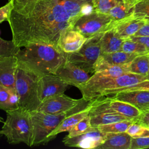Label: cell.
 I'll return each mask as SVG.
<instances>
[{
  "mask_svg": "<svg viewBox=\"0 0 149 149\" xmlns=\"http://www.w3.org/2000/svg\"><path fill=\"white\" fill-rule=\"evenodd\" d=\"M113 24V22L108 14L93 10L80 16L74 23L72 29L89 38L112 29Z\"/></svg>",
  "mask_w": 149,
  "mask_h": 149,
  "instance_id": "8",
  "label": "cell"
},
{
  "mask_svg": "<svg viewBox=\"0 0 149 149\" xmlns=\"http://www.w3.org/2000/svg\"><path fill=\"white\" fill-rule=\"evenodd\" d=\"M148 66H149V54H148Z\"/></svg>",
  "mask_w": 149,
  "mask_h": 149,
  "instance_id": "43",
  "label": "cell"
},
{
  "mask_svg": "<svg viewBox=\"0 0 149 149\" xmlns=\"http://www.w3.org/2000/svg\"><path fill=\"white\" fill-rule=\"evenodd\" d=\"M145 80V76L130 72L118 77L104 76L94 73L79 89L82 94L83 98L87 102L100 98L105 90L133 85Z\"/></svg>",
  "mask_w": 149,
  "mask_h": 149,
  "instance_id": "3",
  "label": "cell"
},
{
  "mask_svg": "<svg viewBox=\"0 0 149 149\" xmlns=\"http://www.w3.org/2000/svg\"><path fill=\"white\" fill-rule=\"evenodd\" d=\"M106 133L94 127L81 134L72 137H65L62 140L64 144L68 147H76L85 149L96 148L102 144L105 139Z\"/></svg>",
  "mask_w": 149,
  "mask_h": 149,
  "instance_id": "12",
  "label": "cell"
},
{
  "mask_svg": "<svg viewBox=\"0 0 149 149\" xmlns=\"http://www.w3.org/2000/svg\"><path fill=\"white\" fill-rule=\"evenodd\" d=\"M133 36H149V22H146Z\"/></svg>",
  "mask_w": 149,
  "mask_h": 149,
  "instance_id": "38",
  "label": "cell"
},
{
  "mask_svg": "<svg viewBox=\"0 0 149 149\" xmlns=\"http://www.w3.org/2000/svg\"><path fill=\"white\" fill-rule=\"evenodd\" d=\"M147 127H149V125H147Z\"/></svg>",
  "mask_w": 149,
  "mask_h": 149,
  "instance_id": "44",
  "label": "cell"
},
{
  "mask_svg": "<svg viewBox=\"0 0 149 149\" xmlns=\"http://www.w3.org/2000/svg\"><path fill=\"white\" fill-rule=\"evenodd\" d=\"M129 38L144 45L149 53V36H131Z\"/></svg>",
  "mask_w": 149,
  "mask_h": 149,
  "instance_id": "37",
  "label": "cell"
},
{
  "mask_svg": "<svg viewBox=\"0 0 149 149\" xmlns=\"http://www.w3.org/2000/svg\"><path fill=\"white\" fill-rule=\"evenodd\" d=\"M112 97L133 105L142 113L149 111V90L120 91L113 94Z\"/></svg>",
  "mask_w": 149,
  "mask_h": 149,
  "instance_id": "14",
  "label": "cell"
},
{
  "mask_svg": "<svg viewBox=\"0 0 149 149\" xmlns=\"http://www.w3.org/2000/svg\"><path fill=\"white\" fill-rule=\"evenodd\" d=\"M145 77H146V80H149V72H148V73L145 76Z\"/></svg>",
  "mask_w": 149,
  "mask_h": 149,
  "instance_id": "41",
  "label": "cell"
},
{
  "mask_svg": "<svg viewBox=\"0 0 149 149\" xmlns=\"http://www.w3.org/2000/svg\"><path fill=\"white\" fill-rule=\"evenodd\" d=\"M134 5L125 3L122 0L111 8L108 13L113 22H118L133 16Z\"/></svg>",
  "mask_w": 149,
  "mask_h": 149,
  "instance_id": "22",
  "label": "cell"
},
{
  "mask_svg": "<svg viewBox=\"0 0 149 149\" xmlns=\"http://www.w3.org/2000/svg\"><path fill=\"white\" fill-rule=\"evenodd\" d=\"M121 0H93V10L108 14L109 10Z\"/></svg>",
  "mask_w": 149,
  "mask_h": 149,
  "instance_id": "32",
  "label": "cell"
},
{
  "mask_svg": "<svg viewBox=\"0 0 149 149\" xmlns=\"http://www.w3.org/2000/svg\"><path fill=\"white\" fill-rule=\"evenodd\" d=\"M17 66L15 55L0 58V85L15 89Z\"/></svg>",
  "mask_w": 149,
  "mask_h": 149,
  "instance_id": "16",
  "label": "cell"
},
{
  "mask_svg": "<svg viewBox=\"0 0 149 149\" xmlns=\"http://www.w3.org/2000/svg\"><path fill=\"white\" fill-rule=\"evenodd\" d=\"M93 10V0H36L11 12L12 40L19 48L29 44L57 47L61 35Z\"/></svg>",
  "mask_w": 149,
  "mask_h": 149,
  "instance_id": "1",
  "label": "cell"
},
{
  "mask_svg": "<svg viewBox=\"0 0 149 149\" xmlns=\"http://www.w3.org/2000/svg\"><path fill=\"white\" fill-rule=\"evenodd\" d=\"M70 114H72L70 112L51 114L37 110L30 112L33 126L31 147L47 144L49 134L67 116Z\"/></svg>",
  "mask_w": 149,
  "mask_h": 149,
  "instance_id": "6",
  "label": "cell"
},
{
  "mask_svg": "<svg viewBox=\"0 0 149 149\" xmlns=\"http://www.w3.org/2000/svg\"><path fill=\"white\" fill-rule=\"evenodd\" d=\"M104 33L87 38L78 51L65 54L66 59L88 73H94L93 66L101 54L100 42Z\"/></svg>",
  "mask_w": 149,
  "mask_h": 149,
  "instance_id": "7",
  "label": "cell"
},
{
  "mask_svg": "<svg viewBox=\"0 0 149 149\" xmlns=\"http://www.w3.org/2000/svg\"><path fill=\"white\" fill-rule=\"evenodd\" d=\"M123 39L118 36L112 28L104 32L100 40L101 53H111L121 51Z\"/></svg>",
  "mask_w": 149,
  "mask_h": 149,
  "instance_id": "20",
  "label": "cell"
},
{
  "mask_svg": "<svg viewBox=\"0 0 149 149\" xmlns=\"http://www.w3.org/2000/svg\"><path fill=\"white\" fill-rule=\"evenodd\" d=\"M132 137H140L149 136V127L136 121L132 123L125 132Z\"/></svg>",
  "mask_w": 149,
  "mask_h": 149,
  "instance_id": "30",
  "label": "cell"
},
{
  "mask_svg": "<svg viewBox=\"0 0 149 149\" xmlns=\"http://www.w3.org/2000/svg\"><path fill=\"white\" fill-rule=\"evenodd\" d=\"M55 74L69 85L80 88L90 79L89 73L66 59L56 70Z\"/></svg>",
  "mask_w": 149,
  "mask_h": 149,
  "instance_id": "13",
  "label": "cell"
},
{
  "mask_svg": "<svg viewBox=\"0 0 149 149\" xmlns=\"http://www.w3.org/2000/svg\"><path fill=\"white\" fill-rule=\"evenodd\" d=\"M87 39L79 31L70 29L61 35L57 47L65 54L74 52L81 47Z\"/></svg>",
  "mask_w": 149,
  "mask_h": 149,
  "instance_id": "15",
  "label": "cell"
},
{
  "mask_svg": "<svg viewBox=\"0 0 149 149\" xmlns=\"http://www.w3.org/2000/svg\"><path fill=\"white\" fill-rule=\"evenodd\" d=\"M149 148V136L132 137L130 149H143Z\"/></svg>",
  "mask_w": 149,
  "mask_h": 149,
  "instance_id": "34",
  "label": "cell"
},
{
  "mask_svg": "<svg viewBox=\"0 0 149 149\" xmlns=\"http://www.w3.org/2000/svg\"><path fill=\"white\" fill-rule=\"evenodd\" d=\"M0 122H3V119L1 116H0Z\"/></svg>",
  "mask_w": 149,
  "mask_h": 149,
  "instance_id": "42",
  "label": "cell"
},
{
  "mask_svg": "<svg viewBox=\"0 0 149 149\" xmlns=\"http://www.w3.org/2000/svg\"><path fill=\"white\" fill-rule=\"evenodd\" d=\"M122 1L123 2H125V3H126L132 5H134L136 3H137L140 0H122Z\"/></svg>",
  "mask_w": 149,
  "mask_h": 149,
  "instance_id": "40",
  "label": "cell"
},
{
  "mask_svg": "<svg viewBox=\"0 0 149 149\" xmlns=\"http://www.w3.org/2000/svg\"><path fill=\"white\" fill-rule=\"evenodd\" d=\"M91 101H90V102L83 109L67 116L49 134L47 139L48 143L55 139L59 133L69 132L80 120L87 116L89 113V111L91 108Z\"/></svg>",
  "mask_w": 149,
  "mask_h": 149,
  "instance_id": "17",
  "label": "cell"
},
{
  "mask_svg": "<svg viewBox=\"0 0 149 149\" xmlns=\"http://www.w3.org/2000/svg\"><path fill=\"white\" fill-rule=\"evenodd\" d=\"M149 90V80H145L142 81H140L138 83H136L133 85L124 87H120L115 89H111V90H107L104 91L101 95L100 97L107 95H111L113 94L118 92L123 91H131V90Z\"/></svg>",
  "mask_w": 149,
  "mask_h": 149,
  "instance_id": "28",
  "label": "cell"
},
{
  "mask_svg": "<svg viewBox=\"0 0 149 149\" xmlns=\"http://www.w3.org/2000/svg\"><path fill=\"white\" fill-rule=\"evenodd\" d=\"M132 137L126 132L107 133L102 144L97 149H130Z\"/></svg>",
  "mask_w": 149,
  "mask_h": 149,
  "instance_id": "19",
  "label": "cell"
},
{
  "mask_svg": "<svg viewBox=\"0 0 149 149\" xmlns=\"http://www.w3.org/2000/svg\"><path fill=\"white\" fill-rule=\"evenodd\" d=\"M12 89L0 85V109L5 112L9 111V98Z\"/></svg>",
  "mask_w": 149,
  "mask_h": 149,
  "instance_id": "33",
  "label": "cell"
},
{
  "mask_svg": "<svg viewBox=\"0 0 149 149\" xmlns=\"http://www.w3.org/2000/svg\"><path fill=\"white\" fill-rule=\"evenodd\" d=\"M17 61L40 76L54 74L66 61V54L58 47L31 43L16 54Z\"/></svg>",
  "mask_w": 149,
  "mask_h": 149,
  "instance_id": "2",
  "label": "cell"
},
{
  "mask_svg": "<svg viewBox=\"0 0 149 149\" xmlns=\"http://www.w3.org/2000/svg\"><path fill=\"white\" fill-rule=\"evenodd\" d=\"M19 98L15 89H12L9 98V111L15 110L19 108Z\"/></svg>",
  "mask_w": 149,
  "mask_h": 149,
  "instance_id": "36",
  "label": "cell"
},
{
  "mask_svg": "<svg viewBox=\"0 0 149 149\" xmlns=\"http://www.w3.org/2000/svg\"><path fill=\"white\" fill-rule=\"evenodd\" d=\"M13 9V3L12 0H9L5 5L0 7V24L4 21L8 22Z\"/></svg>",
  "mask_w": 149,
  "mask_h": 149,
  "instance_id": "35",
  "label": "cell"
},
{
  "mask_svg": "<svg viewBox=\"0 0 149 149\" xmlns=\"http://www.w3.org/2000/svg\"><path fill=\"white\" fill-rule=\"evenodd\" d=\"M6 112V119L0 130V135L5 136L9 144L23 143L31 147L33 126L30 112L19 108Z\"/></svg>",
  "mask_w": 149,
  "mask_h": 149,
  "instance_id": "4",
  "label": "cell"
},
{
  "mask_svg": "<svg viewBox=\"0 0 149 149\" xmlns=\"http://www.w3.org/2000/svg\"><path fill=\"white\" fill-rule=\"evenodd\" d=\"M93 127L91 125L90 118L88 114L80 120L72 129L68 132V134L66 137H72L79 136L90 130Z\"/></svg>",
  "mask_w": 149,
  "mask_h": 149,
  "instance_id": "26",
  "label": "cell"
},
{
  "mask_svg": "<svg viewBox=\"0 0 149 149\" xmlns=\"http://www.w3.org/2000/svg\"><path fill=\"white\" fill-rule=\"evenodd\" d=\"M128 64L123 65H114L112 66L107 69L97 72V73L104 76L109 77H118L120 76L125 73H129Z\"/></svg>",
  "mask_w": 149,
  "mask_h": 149,
  "instance_id": "31",
  "label": "cell"
},
{
  "mask_svg": "<svg viewBox=\"0 0 149 149\" xmlns=\"http://www.w3.org/2000/svg\"><path fill=\"white\" fill-rule=\"evenodd\" d=\"M137 121L139 123L146 126L149 125V111L141 113Z\"/></svg>",
  "mask_w": 149,
  "mask_h": 149,
  "instance_id": "39",
  "label": "cell"
},
{
  "mask_svg": "<svg viewBox=\"0 0 149 149\" xmlns=\"http://www.w3.org/2000/svg\"><path fill=\"white\" fill-rule=\"evenodd\" d=\"M69 84L54 74L41 76L38 81V94L41 103L56 95L63 93Z\"/></svg>",
  "mask_w": 149,
  "mask_h": 149,
  "instance_id": "11",
  "label": "cell"
},
{
  "mask_svg": "<svg viewBox=\"0 0 149 149\" xmlns=\"http://www.w3.org/2000/svg\"><path fill=\"white\" fill-rule=\"evenodd\" d=\"M145 23L144 20L134 17L133 16L113 22L112 29L116 34L124 40L133 36Z\"/></svg>",
  "mask_w": 149,
  "mask_h": 149,
  "instance_id": "18",
  "label": "cell"
},
{
  "mask_svg": "<svg viewBox=\"0 0 149 149\" xmlns=\"http://www.w3.org/2000/svg\"><path fill=\"white\" fill-rule=\"evenodd\" d=\"M86 101L83 98L73 99L63 93L56 95L41 102L37 111L51 114H59L64 112L74 113V108L79 107Z\"/></svg>",
  "mask_w": 149,
  "mask_h": 149,
  "instance_id": "10",
  "label": "cell"
},
{
  "mask_svg": "<svg viewBox=\"0 0 149 149\" xmlns=\"http://www.w3.org/2000/svg\"><path fill=\"white\" fill-rule=\"evenodd\" d=\"M130 73L146 76L149 72L148 55H141L136 56L128 64Z\"/></svg>",
  "mask_w": 149,
  "mask_h": 149,
  "instance_id": "23",
  "label": "cell"
},
{
  "mask_svg": "<svg viewBox=\"0 0 149 149\" xmlns=\"http://www.w3.org/2000/svg\"><path fill=\"white\" fill-rule=\"evenodd\" d=\"M20 48L12 40H5L0 37V58L15 55Z\"/></svg>",
  "mask_w": 149,
  "mask_h": 149,
  "instance_id": "29",
  "label": "cell"
},
{
  "mask_svg": "<svg viewBox=\"0 0 149 149\" xmlns=\"http://www.w3.org/2000/svg\"><path fill=\"white\" fill-rule=\"evenodd\" d=\"M133 16L149 22V0H140L134 5Z\"/></svg>",
  "mask_w": 149,
  "mask_h": 149,
  "instance_id": "27",
  "label": "cell"
},
{
  "mask_svg": "<svg viewBox=\"0 0 149 149\" xmlns=\"http://www.w3.org/2000/svg\"><path fill=\"white\" fill-rule=\"evenodd\" d=\"M41 76L17 61L15 88L19 98V107L30 112L36 111L41 104L38 86Z\"/></svg>",
  "mask_w": 149,
  "mask_h": 149,
  "instance_id": "5",
  "label": "cell"
},
{
  "mask_svg": "<svg viewBox=\"0 0 149 149\" xmlns=\"http://www.w3.org/2000/svg\"><path fill=\"white\" fill-rule=\"evenodd\" d=\"M137 119H132L116 122L111 123L100 125L97 127L100 131L103 133H119L125 132L128 127Z\"/></svg>",
  "mask_w": 149,
  "mask_h": 149,
  "instance_id": "24",
  "label": "cell"
},
{
  "mask_svg": "<svg viewBox=\"0 0 149 149\" xmlns=\"http://www.w3.org/2000/svg\"><path fill=\"white\" fill-rule=\"evenodd\" d=\"M109 98L101 97L91 100V108L88 115L92 127L111 123L119 121L132 120L113 109L109 106Z\"/></svg>",
  "mask_w": 149,
  "mask_h": 149,
  "instance_id": "9",
  "label": "cell"
},
{
  "mask_svg": "<svg viewBox=\"0 0 149 149\" xmlns=\"http://www.w3.org/2000/svg\"><path fill=\"white\" fill-rule=\"evenodd\" d=\"M109 106L118 113L130 119H138L142 113L133 105L115 100L112 97L109 98Z\"/></svg>",
  "mask_w": 149,
  "mask_h": 149,
  "instance_id": "21",
  "label": "cell"
},
{
  "mask_svg": "<svg viewBox=\"0 0 149 149\" xmlns=\"http://www.w3.org/2000/svg\"><path fill=\"white\" fill-rule=\"evenodd\" d=\"M121 51L139 55H148V51L142 44L130 38L124 40L121 47Z\"/></svg>",
  "mask_w": 149,
  "mask_h": 149,
  "instance_id": "25",
  "label": "cell"
}]
</instances>
